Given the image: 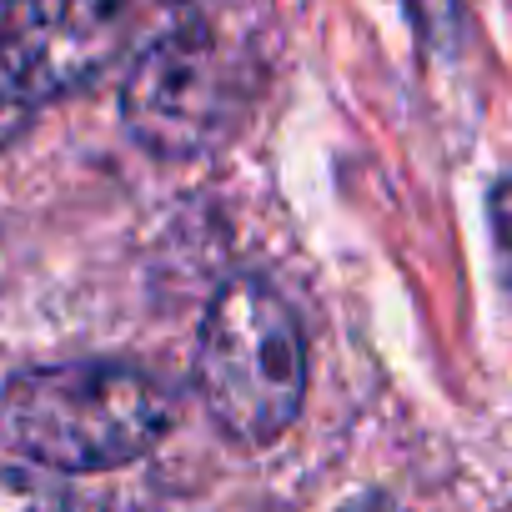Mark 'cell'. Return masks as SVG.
Wrapping results in <instances>:
<instances>
[{"label":"cell","instance_id":"obj_7","mask_svg":"<svg viewBox=\"0 0 512 512\" xmlns=\"http://www.w3.org/2000/svg\"><path fill=\"white\" fill-rule=\"evenodd\" d=\"M492 241H497V262H502L507 287H512V181L492 186Z\"/></svg>","mask_w":512,"mask_h":512},{"label":"cell","instance_id":"obj_4","mask_svg":"<svg viewBox=\"0 0 512 512\" xmlns=\"http://www.w3.org/2000/svg\"><path fill=\"white\" fill-rule=\"evenodd\" d=\"M126 131L166 161L206 156L236 121V56L196 11L166 16L121 86Z\"/></svg>","mask_w":512,"mask_h":512},{"label":"cell","instance_id":"obj_1","mask_svg":"<svg viewBox=\"0 0 512 512\" xmlns=\"http://www.w3.org/2000/svg\"><path fill=\"white\" fill-rule=\"evenodd\" d=\"M0 432L56 472H111L171 432V397L126 362L26 367L0 392Z\"/></svg>","mask_w":512,"mask_h":512},{"label":"cell","instance_id":"obj_3","mask_svg":"<svg viewBox=\"0 0 512 512\" xmlns=\"http://www.w3.org/2000/svg\"><path fill=\"white\" fill-rule=\"evenodd\" d=\"M151 0H6L0 11V151L41 106L96 86L146 31Z\"/></svg>","mask_w":512,"mask_h":512},{"label":"cell","instance_id":"obj_6","mask_svg":"<svg viewBox=\"0 0 512 512\" xmlns=\"http://www.w3.org/2000/svg\"><path fill=\"white\" fill-rule=\"evenodd\" d=\"M407 16L427 51H452L462 36V0H407Z\"/></svg>","mask_w":512,"mask_h":512},{"label":"cell","instance_id":"obj_2","mask_svg":"<svg viewBox=\"0 0 512 512\" xmlns=\"http://www.w3.org/2000/svg\"><path fill=\"white\" fill-rule=\"evenodd\" d=\"M196 392L211 422L241 442H277L307 397V337L297 312L256 277L216 292L196 337Z\"/></svg>","mask_w":512,"mask_h":512},{"label":"cell","instance_id":"obj_9","mask_svg":"<svg viewBox=\"0 0 512 512\" xmlns=\"http://www.w3.org/2000/svg\"><path fill=\"white\" fill-rule=\"evenodd\" d=\"M0 6H6V0H0Z\"/></svg>","mask_w":512,"mask_h":512},{"label":"cell","instance_id":"obj_5","mask_svg":"<svg viewBox=\"0 0 512 512\" xmlns=\"http://www.w3.org/2000/svg\"><path fill=\"white\" fill-rule=\"evenodd\" d=\"M0 512H71V497L41 472L0 467Z\"/></svg>","mask_w":512,"mask_h":512},{"label":"cell","instance_id":"obj_8","mask_svg":"<svg viewBox=\"0 0 512 512\" xmlns=\"http://www.w3.org/2000/svg\"><path fill=\"white\" fill-rule=\"evenodd\" d=\"M347 512H402V507H392V502H357V507H347Z\"/></svg>","mask_w":512,"mask_h":512}]
</instances>
